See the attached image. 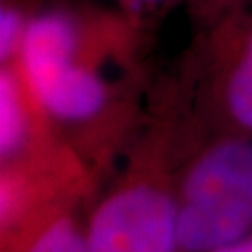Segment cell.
I'll return each mask as SVG.
<instances>
[{
	"mask_svg": "<svg viewBox=\"0 0 252 252\" xmlns=\"http://www.w3.org/2000/svg\"><path fill=\"white\" fill-rule=\"evenodd\" d=\"M178 252H215L252 232V136L198 126L174 90Z\"/></svg>",
	"mask_w": 252,
	"mask_h": 252,
	"instance_id": "cell-3",
	"label": "cell"
},
{
	"mask_svg": "<svg viewBox=\"0 0 252 252\" xmlns=\"http://www.w3.org/2000/svg\"><path fill=\"white\" fill-rule=\"evenodd\" d=\"M180 124L153 84L144 122L86 211V252H178Z\"/></svg>",
	"mask_w": 252,
	"mask_h": 252,
	"instance_id": "cell-2",
	"label": "cell"
},
{
	"mask_svg": "<svg viewBox=\"0 0 252 252\" xmlns=\"http://www.w3.org/2000/svg\"><path fill=\"white\" fill-rule=\"evenodd\" d=\"M105 2L140 13V15L159 23L162 17H166L168 13L176 11V9H185V13H189L190 9H194L207 0H105Z\"/></svg>",
	"mask_w": 252,
	"mask_h": 252,
	"instance_id": "cell-6",
	"label": "cell"
},
{
	"mask_svg": "<svg viewBox=\"0 0 252 252\" xmlns=\"http://www.w3.org/2000/svg\"><path fill=\"white\" fill-rule=\"evenodd\" d=\"M90 204L56 211L25 234L0 243V252H86V211Z\"/></svg>",
	"mask_w": 252,
	"mask_h": 252,
	"instance_id": "cell-5",
	"label": "cell"
},
{
	"mask_svg": "<svg viewBox=\"0 0 252 252\" xmlns=\"http://www.w3.org/2000/svg\"><path fill=\"white\" fill-rule=\"evenodd\" d=\"M190 39L168 69L190 118L209 131L252 136V0L190 9Z\"/></svg>",
	"mask_w": 252,
	"mask_h": 252,
	"instance_id": "cell-4",
	"label": "cell"
},
{
	"mask_svg": "<svg viewBox=\"0 0 252 252\" xmlns=\"http://www.w3.org/2000/svg\"><path fill=\"white\" fill-rule=\"evenodd\" d=\"M157 21L105 0H39L15 62L97 183L144 122Z\"/></svg>",
	"mask_w": 252,
	"mask_h": 252,
	"instance_id": "cell-1",
	"label": "cell"
}]
</instances>
